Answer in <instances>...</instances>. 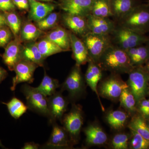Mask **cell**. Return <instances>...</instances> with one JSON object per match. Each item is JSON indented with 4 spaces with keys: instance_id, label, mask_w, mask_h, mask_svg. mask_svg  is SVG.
<instances>
[{
    "instance_id": "6da1fadb",
    "label": "cell",
    "mask_w": 149,
    "mask_h": 149,
    "mask_svg": "<svg viewBox=\"0 0 149 149\" xmlns=\"http://www.w3.org/2000/svg\"><path fill=\"white\" fill-rule=\"evenodd\" d=\"M102 69L113 73H128L134 66L126 51L112 44L102 56L98 63Z\"/></svg>"
},
{
    "instance_id": "7a4b0ae2",
    "label": "cell",
    "mask_w": 149,
    "mask_h": 149,
    "mask_svg": "<svg viewBox=\"0 0 149 149\" xmlns=\"http://www.w3.org/2000/svg\"><path fill=\"white\" fill-rule=\"evenodd\" d=\"M117 25L146 35L149 32V5L139 3L118 20Z\"/></svg>"
},
{
    "instance_id": "3957f363",
    "label": "cell",
    "mask_w": 149,
    "mask_h": 149,
    "mask_svg": "<svg viewBox=\"0 0 149 149\" xmlns=\"http://www.w3.org/2000/svg\"><path fill=\"white\" fill-rule=\"evenodd\" d=\"M110 36L113 44L125 51L146 44L149 41V37L146 35L117 24Z\"/></svg>"
},
{
    "instance_id": "277c9868",
    "label": "cell",
    "mask_w": 149,
    "mask_h": 149,
    "mask_svg": "<svg viewBox=\"0 0 149 149\" xmlns=\"http://www.w3.org/2000/svg\"><path fill=\"white\" fill-rule=\"evenodd\" d=\"M128 88L135 97L136 103L146 97L148 93L149 72L143 65L134 66L128 73Z\"/></svg>"
},
{
    "instance_id": "5b68a950",
    "label": "cell",
    "mask_w": 149,
    "mask_h": 149,
    "mask_svg": "<svg viewBox=\"0 0 149 149\" xmlns=\"http://www.w3.org/2000/svg\"><path fill=\"white\" fill-rule=\"evenodd\" d=\"M61 121L69 135L72 145L77 144L84 122L82 106L72 104L70 111L63 115Z\"/></svg>"
},
{
    "instance_id": "8992f818",
    "label": "cell",
    "mask_w": 149,
    "mask_h": 149,
    "mask_svg": "<svg viewBox=\"0 0 149 149\" xmlns=\"http://www.w3.org/2000/svg\"><path fill=\"white\" fill-rule=\"evenodd\" d=\"M128 87L127 82L123 80L120 74L111 73L100 83L98 92L99 95L104 98L117 101L123 90Z\"/></svg>"
},
{
    "instance_id": "52a82bcc",
    "label": "cell",
    "mask_w": 149,
    "mask_h": 149,
    "mask_svg": "<svg viewBox=\"0 0 149 149\" xmlns=\"http://www.w3.org/2000/svg\"><path fill=\"white\" fill-rule=\"evenodd\" d=\"M81 39L88 49L90 60L97 64L104 52L113 44L110 35H96L91 32Z\"/></svg>"
},
{
    "instance_id": "ba28073f",
    "label": "cell",
    "mask_w": 149,
    "mask_h": 149,
    "mask_svg": "<svg viewBox=\"0 0 149 149\" xmlns=\"http://www.w3.org/2000/svg\"><path fill=\"white\" fill-rule=\"evenodd\" d=\"M80 67L75 64L64 82L61 85V91H68L69 98L71 100L79 98L85 91V79Z\"/></svg>"
},
{
    "instance_id": "9c48e42d",
    "label": "cell",
    "mask_w": 149,
    "mask_h": 149,
    "mask_svg": "<svg viewBox=\"0 0 149 149\" xmlns=\"http://www.w3.org/2000/svg\"><path fill=\"white\" fill-rule=\"evenodd\" d=\"M21 91L25 96L28 108L48 117V97L27 84L22 86Z\"/></svg>"
},
{
    "instance_id": "30bf717a",
    "label": "cell",
    "mask_w": 149,
    "mask_h": 149,
    "mask_svg": "<svg viewBox=\"0 0 149 149\" xmlns=\"http://www.w3.org/2000/svg\"><path fill=\"white\" fill-rule=\"evenodd\" d=\"M37 64L27 60L22 59L15 67L14 71L15 76L13 78L12 85L10 89L15 90L17 85L22 83L31 84L34 81V74L38 67Z\"/></svg>"
},
{
    "instance_id": "8fae6325",
    "label": "cell",
    "mask_w": 149,
    "mask_h": 149,
    "mask_svg": "<svg viewBox=\"0 0 149 149\" xmlns=\"http://www.w3.org/2000/svg\"><path fill=\"white\" fill-rule=\"evenodd\" d=\"M61 91L56 92L48 97V117L51 124L57 120H61L67 109L68 100L62 94Z\"/></svg>"
},
{
    "instance_id": "7c38bea8",
    "label": "cell",
    "mask_w": 149,
    "mask_h": 149,
    "mask_svg": "<svg viewBox=\"0 0 149 149\" xmlns=\"http://www.w3.org/2000/svg\"><path fill=\"white\" fill-rule=\"evenodd\" d=\"M95 0H60V8L65 13L87 17L91 13Z\"/></svg>"
},
{
    "instance_id": "4fadbf2b",
    "label": "cell",
    "mask_w": 149,
    "mask_h": 149,
    "mask_svg": "<svg viewBox=\"0 0 149 149\" xmlns=\"http://www.w3.org/2000/svg\"><path fill=\"white\" fill-rule=\"evenodd\" d=\"M87 20L90 32L96 35H110L116 26L110 18L98 17L91 14L87 17Z\"/></svg>"
},
{
    "instance_id": "5bb4252c",
    "label": "cell",
    "mask_w": 149,
    "mask_h": 149,
    "mask_svg": "<svg viewBox=\"0 0 149 149\" xmlns=\"http://www.w3.org/2000/svg\"><path fill=\"white\" fill-rule=\"evenodd\" d=\"M62 20L65 27L78 37L82 38L90 32L87 17L65 13Z\"/></svg>"
},
{
    "instance_id": "9a60e30c",
    "label": "cell",
    "mask_w": 149,
    "mask_h": 149,
    "mask_svg": "<svg viewBox=\"0 0 149 149\" xmlns=\"http://www.w3.org/2000/svg\"><path fill=\"white\" fill-rule=\"evenodd\" d=\"M20 37H15L5 48L3 61L10 71H13L16 65L22 59V47Z\"/></svg>"
},
{
    "instance_id": "2e32d148",
    "label": "cell",
    "mask_w": 149,
    "mask_h": 149,
    "mask_svg": "<svg viewBox=\"0 0 149 149\" xmlns=\"http://www.w3.org/2000/svg\"><path fill=\"white\" fill-rule=\"evenodd\" d=\"M53 129L47 146L52 148H70L73 145L64 127L56 122L53 123Z\"/></svg>"
},
{
    "instance_id": "e0dca14e",
    "label": "cell",
    "mask_w": 149,
    "mask_h": 149,
    "mask_svg": "<svg viewBox=\"0 0 149 149\" xmlns=\"http://www.w3.org/2000/svg\"><path fill=\"white\" fill-rule=\"evenodd\" d=\"M88 63V68L85 76V80L92 91L97 95L102 110L104 111V108L101 102L100 96L98 92V84L102 78V69L98 64L92 61H89Z\"/></svg>"
},
{
    "instance_id": "ac0fdd59",
    "label": "cell",
    "mask_w": 149,
    "mask_h": 149,
    "mask_svg": "<svg viewBox=\"0 0 149 149\" xmlns=\"http://www.w3.org/2000/svg\"><path fill=\"white\" fill-rule=\"evenodd\" d=\"M70 33L72 57L76 61V65L80 66L90 61L88 49L82 39L72 32H70Z\"/></svg>"
},
{
    "instance_id": "d6986e66",
    "label": "cell",
    "mask_w": 149,
    "mask_h": 149,
    "mask_svg": "<svg viewBox=\"0 0 149 149\" xmlns=\"http://www.w3.org/2000/svg\"><path fill=\"white\" fill-rule=\"evenodd\" d=\"M85 142L88 146H102L108 140L107 136L101 127L97 124H90L84 129Z\"/></svg>"
},
{
    "instance_id": "ffe728a7",
    "label": "cell",
    "mask_w": 149,
    "mask_h": 149,
    "mask_svg": "<svg viewBox=\"0 0 149 149\" xmlns=\"http://www.w3.org/2000/svg\"><path fill=\"white\" fill-rule=\"evenodd\" d=\"M29 1L30 8L29 18L35 22L40 21L45 18L53 12L55 9V6L52 4L32 0H29Z\"/></svg>"
},
{
    "instance_id": "44dd1931",
    "label": "cell",
    "mask_w": 149,
    "mask_h": 149,
    "mask_svg": "<svg viewBox=\"0 0 149 149\" xmlns=\"http://www.w3.org/2000/svg\"><path fill=\"white\" fill-rule=\"evenodd\" d=\"M46 38L55 43L63 52L70 51V33L61 27H57L49 32Z\"/></svg>"
},
{
    "instance_id": "7402d4cb",
    "label": "cell",
    "mask_w": 149,
    "mask_h": 149,
    "mask_svg": "<svg viewBox=\"0 0 149 149\" xmlns=\"http://www.w3.org/2000/svg\"><path fill=\"white\" fill-rule=\"evenodd\" d=\"M110 3L113 17L117 21L139 4L136 0H110Z\"/></svg>"
},
{
    "instance_id": "603a6c76",
    "label": "cell",
    "mask_w": 149,
    "mask_h": 149,
    "mask_svg": "<svg viewBox=\"0 0 149 149\" xmlns=\"http://www.w3.org/2000/svg\"><path fill=\"white\" fill-rule=\"evenodd\" d=\"M125 51L133 66L143 65L149 59V46L147 44Z\"/></svg>"
},
{
    "instance_id": "cb8c5ba5",
    "label": "cell",
    "mask_w": 149,
    "mask_h": 149,
    "mask_svg": "<svg viewBox=\"0 0 149 149\" xmlns=\"http://www.w3.org/2000/svg\"><path fill=\"white\" fill-rule=\"evenodd\" d=\"M22 59L34 63L38 66H44L45 58L41 54L37 43L32 42L22 48Z\"/></svg>"
},
{
    "instance_id": "d4e9b609",
    "label": "cell",
    "mask_w": 149,
    "mask_h": 149,
    "mask_svg": "<svg viewBox=\"0 0 149 149\" xmlns=\"http://www.w3.org/2000/svg\"><path fill=\"white\" fill-rule=\"evenodd\" d=\"M127 112L120 110L110 112L106 116L107 121L115 130H120L125 127L128 119Z\"/></svg>"
},
{
    "instance_id": "484cf974",
    "label": "cell",
    "mask_w": 149,
    "mask_h": 149,
    "mask_svg": "<svg viewBox=\"0 0 149 149\" xmlns=\"http://www.w3.org/2000/svg\"><path fill=\"white\" fill-rule=\"evenodd\" d=\"M130 130L135 131L149 141V128L146 119L141 114H134L128 125Z\"/></svg>"
},
{
    "instance_id": "4316f807",
    "label": "cell",
    "mask_w": 149,
    "mask_h": 149,
    "mask_svg": "<svg viewBox=\"0 0 149 149\" xmlns=\"http://www.w3.org/2000/svg\"><path fill=\"white\" fill-rule=\"evenodd\" d=\"M60 86L58 80L49 76L45 71L42 82L36 88L40 93L47 97H49L55 93L56 89Z\"/></svg>"
},
{
    "instance_id": "83f0119b",
    "label": "cell",
    "mask_w": 149,
    "mask_h": 149,
    "mask_svg": "<svg viewBox=\"0 0 149 149\" xmlns=\"http://www.w3.org/2000/svg\"><path fill=\"white\" fill-rule=\"evenodd\" d=\"M43 33L36 25L31 22H27L21 27L20 40L24 42H32L38 39Z\"/></svg>"
},
{
    "instance_id": "f1b7e54d",
    "label": "cell",
    "mask_w": 149,
    "mask_h": 149,
    "mask_svg": "<svg viewBox=\"0 0 149 149\" xmlns=\"http://www.w3.org/2000/svg\"><path fill=\"white\" fill-rule=\"evenodd\" d=\"M119 100L120 102V106L128 114L134 115L137 110V103L135 97L128 87L123 90Z\"/></svg>"
},
{
    "instance_id": "f546056e",
    "label": "cell",
    "mask_w": 149,
    "mask_h": 149,
    "mask_svg": "<svg viewBox=\"0 0 149 149\" xmlns=\"http://www.w3.org/2000/svg\"><path fill=\"white\" fill-rule=\"evenodd\" d=\"M91 14L98 17H113L110 0H95L93 4Z\"/></svg>"
},
{
    "instance_id": "4dcf8cb0",
    "label": "cell",
    "mask_w": 149,
    "mask_h": 149,
    "mask_svg": "<svg viewBox=\"0 0 149 149\" xmlns=\"http://www.w3.org/2000/svg\"><path fill=\"white\" fill-rule=\"evenodd\" d=\"M2 103L6 106L10 114L15 119L19 118L28 109L27 105L16 97H13L8 102Z\"/></svg>"
},
{
    "instance_id": "1f68e13d",
    "label": "cell",
    "mask_w": 149,
    "mask_h": 149,
    "mask_svg": "<svg viewBox=\"0 0 149 149\" xmlns=\"http://www.w3.org/2000/svg\"><path fill=\"white\" fill-rule=\"evenodd\" d=\"M37 44L40 52L45 59L49 56L63 52L55 43L46 37L37 42Z\"/></svg>"
},
{
    "instance_id": "d6a6232c",
    "label": "cell",
    "mask_w": 149,
    "mask_h": 149,
    "mask_svg": "<svg viewBox=\"0 0 149 149\" xmlns=\"http://www.w3.org/2000/svg\"><path fill=\"white\" fill-rule=\"evenodd\" d=\"M4 14L7 26L10 28L15 38L18 37L22 27L21 20L19 16L15 11L5 12Z\"/></svg>"
},
{
    "instance_id": "836d02e7",
    "label": "cell",
    "mask_w": 149,
    "mask_h": 149,
    "mask_svg": "<svg viewBox=\"0 0 149 149\" xmlns=\"http://www.w3.org/2000/svg\"><path fill=\"white\" fill-rule=\"evenodd\" d=\"M58 13L52 12L42 20L36 22V25L42 31L48 30L55 27L59 19Z\"/></svg>"
},
{
    "instance_id": "e575fe53",
    "label": "cell",
    "mask_w": 149,
    "mask_h": 149,
    "mask_svg": "<svg viewBox=\"0 0 149 149\" xmlns=\"http://www.w3.org/2000/svg\"><path fill=\"white\" fill-rule=\"evenodd\" d=\"M131 140L130 142V148L133 149H149V141L135 131L130 130Z\"/></svg>"
},
{
    "instance_id": "d590c367",
    "label": "cell",
    "mask_w": 149,
    "mask_h": 149,
    "mask_svg": "<svg viewBox=\"0 0 149 149\" xmlns=\"http://www.w3.org/2000/svg\"><path fill=\"white\" fill-rule=\"evenodd\" d=\"M129 136L125 133L115 135L112 139V148L114 149H127L129 145Z\"/></svg>"
},
{
    "instance_id": "8d00e7d4",
    "label": "cell",
    "mask_w": 149,
    "mask_h": 149,
    "mask_svg": "<svg viewBox=\"0 0 149 149\" xmlns=\"http://www.w3.org/2000/svg\"><path fill=\"white\" fill-rule=\"evenodd\" d=\"M13 35L8 26L0 27V48H5L12 40Z\"/></svg>"
},
{
    "instance_id": "74e56055",
    "label": "cell",
    "mask_w": 149,
    "mask_h": 149,
    "mask_svg": "<svg viewBox=\"0 0 149 149\" xmlns=\"http://www.w3.org/2000/svg\"><path fill=\"white\" fill-rule=\"evenodd\" d=\"M16 8L13 0H0V10L3 12L14 11Z\"/></svg>"
},
{
    "instance_id": "f35d334b",
    "label": "cell",
    "mask_w": 149,
    "mask_h": 149,
    "mask_svg": "<svg viewBox=\"0 0 149 149\" xmlns=\"http://www.w3.org/2000/svg\"><path fill=\"white\" fill-rule=\"evenodd\" d=\"M14 4L20 10H28L29 8V0H13Z\"/></svg>"
},
{
    "instance_id": "ab89813d",
    "label": "cell",
    "mask_w": 149,
    "mask_h": 149,
    "mask_svg": "<svg viewBox=\"0 0 149 149\" xmlns=\"http://www.w3.org/2000/svg\"><path fill=\"white\" fill-rule=\"evenodd\" d=\"M40 145L34 142H28L24 144V146L22 147L23 149H37L39 148Z\"/></svg>"
},
{
    "instance_id": "60d3db41",
    "label": "cell",
    "mask_w": 149,
    "mask_h": 149,
    "mask_svg": "<svg viewBox=\"0 0 149 149\" xmlns=\"http://www.w3.org/2000/svg\"><path fill=\"white\" fill-rule=\"evenodd\" d=\"M8 74V73L7 71L2 67L0 66V83L6 78Z\"/></svg>"
},
{
    "instance_id": "b9f144b4",
    "label": "cell",
    "mask_w": 149,
    "mask_h": 149,
    "mask_svg": "<svg viewBox=\"0 0 149 149\" xmlns=\"http://www.w3.org/2000/svg\"><path fill=\"white\" fill-rule=\"evenodd\" d=\"M141 115L145 119L149 118V100H148V103L146 105L144 110L141 113Z\"/></svg>"
},
{
    "instance_id": "7bdbcfd3",
    "label": "cell",
    "mask_w": 149,
    "mask_h": 149,
    "mask_svg": "<svg viewBox=\"0 0 149 149\" xmlns=\"http://www.w3.org/2000/svg\"><path fill=\"white\" fill-rule=\"evenodd\" d=\"M7 26L4 13L0 10V27Z\"/></svg>"
},
{
    "instance_id": "ee69618b",
    "label": "cell",
    "mask_w": 149,
    "mask_h": 149,
    "mask_svg": "<svg viewBox=\"0 0 149 149\" xmlns=\"http://www.w3.org/2000/svg\"><path fill=\"white\" fill-rule=\"evenodd\" d=\"M145 65L143 66L146 69L147 71L149 72V59L145 63Z\"/></svg>"
},
{
    "instance_id": "f6af8a7d",
    "label": "cell",
    "mask_w": 149,
    "mask_h": 149,
    "mask_svg": "<svg viewBox=\"0 0 149 149\" xmlns=\"http://www.w3.org/2000/svg\"><path fill=\"white\" fill-rule=\"evenodd\" d=\"M0 147L1 148H5V147L3 145L1 141V140H0Z\"/></svg>"
},
{
    "instance_id": "bcb514c9",
    "label": "cell",
    "mask_w": 149,
    "mask_h": 149,
    "mask_svg": "<svg viewBox=\"0 0 149 149\" xmlns=\"http://www.w3.org/2000/svg\"><path fill=\"white\" fill-rule=\"evenodd\" d=\"M32 1H47V0H32Z\"/></svg>"
},
{
    "instance_id": "7dc6e473",
    "label": "cell",
    "mask_w": 149,
    "mask_h": 149,
    "mask_svg": "<svg viewBox=\"0 0 149 149\" xmlns=\"http://www.w3.org/2000/svg\"><path fill=\"white\" fill-rule=\"evenodd\" d=\"M47 2H52V1L53 0H47Z\"/></svg>"
},
{
    "instance_id": "c3c4849f",
    "label": "cell",
    "mask_w": 149,
    "mask_h": 149,
    "mask_svg": "<svg viewBox=\"0 0 149 149\" xmlns=\"http://www.w3.org/2000/svg\"><path fill=\"white\" fill-rule=\"evenodd\" d=\"M146 44L149 46V41L146 43Z\"/></svg>"
},
{
    "instance_id": "681fc988",
    "label": "cell",
    "mask_w": 149,
    "mask_h": 149,
    "mask_svg": "<svg viewBox=\"0 0 149 149\" xmlns=\"http://www.w3.org/2000/svg\"><path fill=\"white\" fill-rule=\"evenodd\" d=\"M147 124H148V126L149 128V122L148 123H147Z\"/></svg>"
},
{
    "instance_id": "f907efd6",
    "label": "cell",
    "mask_w": 149,
    "mask_h": 149,
    "mask_svg": "<svg viewBox=\"0 0 149 149\" xmlns=\"http://www.w3.org/2000/svg\"><path fill=\"white\" fill-rule=\"evenodd\" d=\"M149 94V87H148V93Z\"/></svg>"
},
{
    "instance_id": "816d5d0a",
    "label": "cell",
    "mask_w": 149,
    "mask_h": 149,
    "mask_svg": "<svg viewBox=\"0 0 149 149\" xmlns=\"http://www.w3.org/2000/svg\"><path fill=\"white\" fill-rule=\"evenodd\" d=\"M148 4L149 5V2H148Z\"/></svg>"
}]
</instances>
